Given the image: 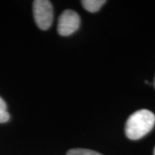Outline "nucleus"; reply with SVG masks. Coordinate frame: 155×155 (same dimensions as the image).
Returning <instances> with one entry per match:
<instances>
[{"label": "nucleus", "instance_id": "39448f33", "mask_svg": "<svg viewBox=\"0 0 155 155\" xmlns=\"http://www.w3.org/2000/svg\"><path fill=\"white\" fill-rule=\"evenodd\" d=\"M10 114L7 110V105L4 99L0 97V123H4L9 121Z\"/></svg>", "mask_w": 155, "mask_h": 155}, {"label": "nucleus", "instance_id": "423d86ee", "mask_svg": "<svg viewBox=\"0 0 155 155\" xmlns=\"http://www.w3.org/2000/svg\"><path fill=\"white\" fill-rule=\"evenodd\" d=\"M67 155H103L90 149H84V148H74V149L69 150L67 152Z\"/></svg>", "mask_w": 155, "mask_h": 155}, {"label": "nucleus", "instance_id": "6e6552de", "mask_svg": "<svg viewBox=\"0 0 155 155\" xmlns=\"http://www.w3.org/2000/svg\"><path fill=\"white\" fill-rule=\"evenodd\" d=\"M153 155H155V148H154V151H153Z\"/></svg>", "mask_w": 155, "mask_h": 155}, {"label": "nucleus", "instance_id": "0eeeda50", "mask_svg": "<svg viewBox=\"0 0 155 155\" xmlns=\"http://www.w3.org/2000/svg\"><path fill=\"white\" fill-rule=\"evenodd\" d=\"M153 85H154V88H155V77H154V81H153Z\"/></svg>", "mask_w": 155, "mask_h": 155}, {"label": "nucleus", "instance_id": "f03ea898", "mask_svg": "<svg viewBox=\"0 0 155 155\" xmlns=\"http://www.w3.org/2000/svg\"><path fill=\"white\" fill-rule=\"evenodd\" d=\"M34 18L37 27L47 30L50 28L54 20L53 5L48 0H35L33 3Z\"/></svg>", "mask_w": 155, "mask_h": 155}, {"label": "nucleus", "instance_id": "7ed1b4c3", "mask_svg": "<svg viewBox=\"0 0 155 155\" xmlns=\"http://www.w3.org/2000/svg\"><path fill=\"white\" fill-rule=\"evenodd\" d=\"M80 25V17L77 12L72 10L63 11L59 17L57 30L62 36H68L73 34Z\"/></svg>", "mask_w": 155, "mask_h": 155}, {"label": "nucleus", "instance_id": "f257e3e1", "mask_svg": "<svg viewBox=\"0 0 155 155\" xmlns=\"http://www.w3.org/2000/svg\"><path fill=\"white\" fill-rule=\"evenodd\" d=\"M154 124V114L148 110H140L128 117L125 126V134L128 139L136 140L149 133Z\"/></svg>", "mask_w": 155, "mask_h": 155}, {"label": "nucleus", "instance_id": "20e7f679", "mask_svg": "<svg viewBox=\"0 0 155 155\" xmlns=\"http://www.w3.org/2000/svg\"><path fill=\"white\" fill-rule=\"evenodd\" d=\"M84 8L89 12H97L106 3L105 0H83L81 1Z\"/></svg>", "mask_w": 155, "mask_h": 155}]
</instances>
